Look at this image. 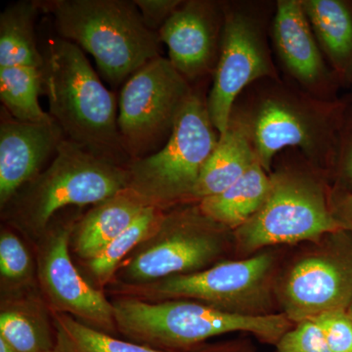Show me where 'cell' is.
<instances>
[{
    "instance_id": "obj_27",
    "label": "cell",
    "mask_w": 352,
    "mask_h": 352,
    "mask_svg": "<svg viewBox=\"0 0 352 352\" xmlns=\"http://www.w3.org/2000/svg\"><path fill=\"white\" fill-rule=\"evenodd\" d=\"M31 267V258L17 236L3 232L0 237V271L10 280L25 277Z\"/></svg>"
},
{
    "instance_id": "obj_18",
    "label": "cell",
    "mask_w": 352,
    "mask_h": 352,
    "mask_svg": "<svg viewBox=\"0 0 352 352\" xmlns=\"http://www.w3.org/2000/svg\"><path fill=\"white\" fill-rule=\"evenodd\" d=\"M147 207L127 189L96 205L78 226L76 237L78 256L88 261L97 258Z\"/></svg>"
},
{
    "instance_id": "obj_8",
    "label": "cell",
    "mask_w": 352,
    "mask_h": 352,
    "mask_svg": "<svg viewBox=\"0 0 352 352\" xmlns=\"http://www.w3.org/2000/svg\"><path fill=\"white\" fill-rule=\"evenodd\" d=\"M274 75V67L258 21L248 12L226 10L214 82L207 98L208 113L219 136L228 127L234 104L243 89L250 83Z\"/></svg>"
},
{
    "instance_id": "obj_17",
    "label": "cell",
    "mask_w": 352,
    "mask_h": 352,
    "mask_svg": "<svg viewBox=\"0 0 352 352\" xmlns=\"http://www.w3.org/2000/svg\"><path fill=\"white\" fill-rule=\"evenodd\" d=\"M256 160L247 127L239 116L232 113L228 127L219 136L190 199L201 201L219 195L238 182Z\"/></svg>"
},
{
    "instance_id": "obj_34",
    "label": "cell",
    "mask_w": 352,
    "mask_h": 352,
    "mask_svg": "<svg viewBox=\"0 0 352 352\" xmlns=\"http://www.w3.org/2000/svg\"><path fill=\"white\" fill-rule=\"evenodd\" d=\"M346 314L352 320V300L351 302L349 303V307H347Z\"/></svg>"
},
{
    "instance_id": "obj_4",
    "label": "cell",
    "mask_w": 352,
    "mask_h": 352,
    "mask_svg": "<svg viewBox=\"0 0 352 352\" xmlns=\"http://www.w3.org/2000/svg\"><path fill=\"white\" fill-rule=\"evenodd\" d=\"M207 98L194 90L166 144L127 168V190L148 207L190 199L204 166L219 142Z\"/></svg>"
},
{
    "instance_id": "obj_5",
    "label": "cell",
    "mask_w": 352,
    "mask_h": 352,
    "mask_svg": "<svg viewBox=\"0 0 352 352\" xmlns=\"http://www.w3.org/2000/svg\"><path fill=\"white\" fill-rule=\"evenodd\" d=\"M193 92L189 80L163 56L148 62L124 83L118 124L131 163L166 144Z\"/></svg>"
},
{
    "instance_id": "obj_2",
    "label": "cell",
    "mask_w": 352,
    "mask_h": 352,
    "mask_svg": "<svg viewBox=\"0 0 352 352\" xmlns=\"http://www.w3.org/2000/svg\"><path fill=\"white\" fill-rule=\"evenodd\" d=\"M39 10L50 13L60 38L92 55L113 87L124 83L144 65L161 56L157 32L145 25L133 1L46 0Z\"/></svg>"
},
{
    "instance_id": "obj_22",
    "label": "cell",
    "mask_w": 352,
    "mask_h": 352,
    "mask_svg": "<svg viewBox=\"0 0 352 352\" xmlns=\"http://www.w3.org/2000/svg\"><path fill=\"white\" fill-rule=\"evenodd\" d=\"M41 69L15 66L0 68V99L2 107L14 119L25 122H53L38 102L43 94Z\"/></svg>"
},
{
    "instance_id": "obj_10",
    "label": "cell",
    "mask_w": 352,
    "mask_h": 352,
    "mask_svg": "<svg viewBox=\"0 0 352 352\" xmlns=\"http://www.w3.org/2000/svg\"><path fill=\"white\" fill-rule=\"evenodd\" d=\"M273 265L271 254H261L242 261H227L200 272L173 275L153 285L161 298H195L240 312L265 295Z\"/></svg>"
},
{
    "instance_id": "obj_20",
    "label": "cell",
    "mask_w": 352,
    "mask_h": 352,
    "mask_svg": "<svg viewBox=\"0 0 352 352\" xmlns=\"http://www.w3.org/2000/svg\"><path fill=\"white\" fill-rule=\"evenodd\" d=\"M38 11L36 1H19L0 14V68H43V56L36 45L34 32Z\"/></svg>"
},
{
    "instance_id": "obj_24",
    "label": "cell",
    "mask_w": 352,
    "mask_h": 352,
    "mask_svg": "<svg viewBox=\"0 0 352 352\" xmlns=\"http://www.w3.org/2000/svg\"><path fill=\"white\" fill-rule=\"evenodd\" d=\"M164 219L161 208H146L138 219L106 248L105 251L89 261V268L97 280L107 281L129 252L161 230Z\"/></svg>"
},
{
    "instance_id": "obj_3",
    "label": "cell",
    "mask_w": 352,
    "mask_h": 352,
    "mask_svg": "<svg viewBox=\"0 0 352 352\" xmlns=\"http://www.w3.org/2000/svg\"><path fill=\"white\" fill-rule=\"evenodd\" d=\"M113 307L120 332L136 344L166 351L190 352L206 340L233 332L251 333L276 344L292 328L286 315L237 314L185 300H122Z\"/></svg>"
},
{
    "instance_id": "obj_28",
    "label": "cell",
    "mask_w": 352,
    "mask_h": 352,
    "mask_svg": "<svg viewBox=\"0 0 352 352\" xmlns=\"http://www.w3.org/2000/svg\"><path fill=\"white\" fill-rule=\"evenodd\" d=\"M332 352H352V320L346 311L324 314L312 319Z\"/></svg>"
},
{
    "instance_id": "obj_9",
    "label": "cell",
    "mask_w": 352,
    "mask_h": 352,
    "mask_svg": "<svg viewBox=\"0 0 352 352\" xmlns=\"http://www.w3.org/2000/svg\"><path fill=\"white\" fill-rule=\"evenodd\" d=\"M323 113L314 104L278 94L264 97L249 117L240 118L249 132L256 159L268 173L273 159L284 148H300L309 157L323 154L328 134Z\"/></svg>"
},
{
    "instance_id": "obj_23",
    "label": "cell",
    "mask_w": 352,
    "mask_h": 352,
    "mask_svg": "<svg viewBox=\"0 0 352 352\" xmlns=\"http://www.w3.org/2000/svg\"><path fill=\"white\" fill-rule=\"evenodd\" d=\"M51 352H173L116 339L69 315H56Z\"/></svg>"
},
{
    "instance_id": "obj_29",
    "label": "cell",
    "mask_w": 352,
    "mask_h": 352,
    "mask_svg": "<svg viewBox=\"0 0 352 352\" xmlns=\"http://www.w3.org/2000/svg\"><path fill=\"white\" fill-rule=\"evenodd\" d=\"M145 25L153 32H159L171 15L182 6L180 0H134Z\"/></svg>"
},
{
    "instance_id": "obj_6",
    "label": "cell",
    "mask_w": 352,
    "mask_h": 352,
    "mask_svg": "<svg viewBox=\"0 0 352 352\" xmlns=\"http://www.w3.org/2000/svg\"><path fill=\"white\" fill-rule=\"evenodd\" d=\"M29 184L18 214L36 228L43 229L62 208L98 205L124 191L129 173L65 138L50 168Z\"/></svg>"
},
{
    "instance_id": "obj_19",
    "label": "cell",
    "mask_w": 352,
    "mask_h": 352,
    "mask_svg": "<svg viewBox=\"0 0 352 352\" xmlns=\"http://www.w3.org/2000/svg\"><path fill=\"white\" fill-rule=\"evenodd\" d=\"M270 176L258 160L238 182L217 196L200 201L201 214L215 223L239 228L263 207Z\"/></svg>"
},
{
    "instance_id": "obj_13",
    "label": "cell",
    "mask_w": 352,
    "mask_h": 352,
    "mask_svg": "<svg viewBox=\"0 0 352 352\" xmlns=\"http://www.w3.org/2000/svg\"><path fill=\"white\" fill-rule=\"evenodd\" d=\"M65 139L56 122H25L1 109L0 120V203L7 205L25 184L41 175Z\"/></svg>"
},
{
    "instance_id": "obj_33",
    "label": "cell",
    "mask_w": 352,
    "mask_h": 352,
    "mask_svg": "<svg viewBox=\"0 0 352 352\" xmlns=\"http://www.w3.org/2000/svg\"><path fill=\"white\" fill-rule=\"evenodd\" d=\"M0 352H17L12 346H9L8 344L0 338Z\"/></svg>"
},
{
    "instance_id": "obj_30",
    "label": "cell",
    "mask_w": 352,
    "mask_h": 352,
    "mask_svg": "<svg viewBox=\"0 0 352 352\" xmlns=\"http://www.w3.org/2000/svg\"><path fill=\"white\" fill-rule=\"evenodd\" d=\"M333 214L340 226L352 229V194H346L340 198Z\"/></svg>"
},
{
    "instance_id": "obj_32",
    "label": "cell",
    "mask_w": 352,
    "mask_h": 352,
    "mask_svg": "<svg viewBox=\"0 0 352 352\" xmlns=\"http://www.w3.org/2000/svg\"><path fill=\"white\" fill-rule=\"evenodd\" d=\"M344 170L347 176L352 179V145L346 153V162H344Z\"/></svg>"
},
{
    "instance_id": "obj_12",
    "label": "cell",
    "mask_w": 352,
    "mask_h": 352,
    "mask_svg": "<svg viewBox=\"0 0 352 352\" xmlns=\"http://www.w3.org/2000/svg\"><path fill=\"white\" fill-rule=\"evenodd\" d=\"M171 233L131 261L126 273L136 281L164 279L203 267L219 252L217 238L201 228L206 217L187 214L166 217Z\"/></svg>"
},
{
    "instance_id": "obj_21",
    "label": "cell",
    "mask_w": 352,
    "mask_h": 352,
    "mask_svg": "<svg viewBox=\"0 0 352 352\" xmlns=\"http://www.w3.org/2000/svg\"><path fill=\"white\" fill-rule=\"evenodd\" d=\"M317 41L335 65L344 67L352 58V11L340 0H302Z\"/></svg>"
},
{
    "instance_id": "obj_14",
    "label": "cell",
    "mask_w": 352,
    "mask_h": 352,
    "mask_svg": "<svg viewBox=\"0 0 352 352\" xmlns=\"http://www.w3.org/2000/svg\"><path fill=\"white\" fill-rule=\"evenodd\" d=\"M69 238L68 228L57 231L41 254L39 274L44 291L61 311L112 331L116 326L113 305L76 270L69 258Z\"/></svg>"
},
{
    "instance_id": "obj_25",
    "label": "cell",
    "mask_w": 352,
    "mask_h": 352,
    "mask_svg": "<svg viewBox=\"0 0 352 352\" xmlns=\"http://www.w3.org/2000/svg\"><path fill=\"white\" fill-rule=\"evenodd\" d=\"M0 338L17 352H51L54 346V339L36 322L12 310L0 315Z\"/></svg>"
},
{
    "instance_id": "obj_11",
    "label": "cell",
    "mask_w": 352,
    "mask_h": 352,
    "mask_svg": "<svg viewBox=\"0 0 352 352\" xmlns=\"http://www.w3.org/2000/svg\"><path fill=\"white\" fill-rule=\"evenodd\" d=\"M282 294L285 315L296 323L346 311L352 300V261L332 252L307 256L289 271Z\"/></svg>"
},
{
    "instance_id": "obj_16",
    "label": "cell",
    "mask_w": 352,
    "mask_h": 352,
    "mask_svg": "<svg viewBox=\"0 0 352 352\" xmlns=\"http://www.w3.org/2000/svg\"><path fill=\"white\" fill-rule=\"evenodd\" d=\"M272 34L278 55L289 73L303 87H320L327 71L302 1H278Z\"/></svg>"
},
{
    "instance_id": "obj_26",
    "label": "cell",
    "mask_w": 352,
    "mask_h": 352,
    "mask_svg": "<svg viewBox=\"0 0 352 352\" xmlns=\"http://www.w3.org/2000/svg\"><path fill=\"white\" fill-rule=\"evenodd\" d=\"M276 352H332L323 333L314 320L296 323L276 344Z\"/></svg>"
},
{
    "instance_id": "obj_15",
    "label": "cell",
    "mask_w": 352,
    "mask_h": 352,
    "mask_svg": "<svg viewBox=\"0 0 352 352\" xmlns=\"http://www.w3.org/2000/svg\"><path fill=\"white\" fill-rule=\"evenodd\" d=\"M219 11L210 1H183L157 32L168 50V60L191 82L217 65L219 53Z\"/></svg>"
},
{
    "instance_id": "obj_7",
    "label": "cell",
    "mask_w": 352,
    "mask_h": 352,
    "mask_svg": "<svg viewBox=\"0 0 352 352\" xmlns=\"http://www.w3.org/2000/svg\"><path fill=\"white\" fill-rule=\"evenodd\" d=\"M340 228L320 184L305 173L285 168L270 175L263 207L237 229L236 236L240 247L252 252L266 245L317 239Z\"/></svg>"
},
{
    "instance_id": "obj_1",
    "label": "cell",
    "mask_w": 352,
    "mask_h": 352,
    "mask_svg": "<svg viewBox=\"0 0 352 352\" xmlns=\"http://www.w3.org/2000/svg\"><path fill=\"white\" fill-rule=\"evenodd\" d=\"M43 56L50 115L65 138L106 163L129 168L131 159L118 124L119 100L102 83L82 50L59 38L48 43Z\"/></svg>"
},
{
    "instance_id": "obj_31",
    "label": "cell",
    "mask_w": 352,
    "mask_h": 352,
    "mask_svg": "<svg viewBox=\"0 0 352 352\" xmlns=\"http://www.w3.org/2000/svg\"><path fill=\"white\" fill-rule=\"evenodd\" d=\"M190 352H252L245 346H224L222 347H217V349H201V351Z\"/></svg>"
}]
</instances>
